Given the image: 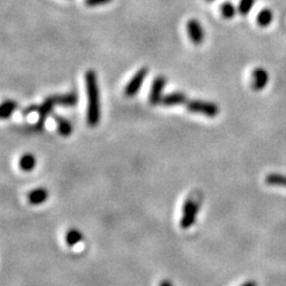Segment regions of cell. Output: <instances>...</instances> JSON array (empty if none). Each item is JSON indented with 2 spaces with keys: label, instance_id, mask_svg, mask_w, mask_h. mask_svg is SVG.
Returning <instances> with one entry per match:
<instances>
[{
  "label": "cell",
  "instance_id": "1",
  "mask_svg": "<svg viewBox=\"0 0 286 286\" xmlns=\"http://www.w3.org/2000/svg\"><path fill=\"white\" fill-rule=\"evenodd\" d=\"M85 80L88 97L87 123L89 127H97L100 121V97L97 73L94 71H88L85 75Z\"/></svg>",
  "mask_w": 286,
  "mask_h": 286
},
{
  "label": "cell",
  "instance_id": "2",
  "mask_svg": "<svg viewBox=\"0 0 286 286\" xmlns=\"http://www.w3.org/2000/svg\"><path fill=\"white\" fill-rule=\"evenodd\" d=\"M199 205L201 202L199 199L193 198V197H189L185 202L183 208V216L180 219V226L183 229H189L196 223L197 214L199 211Z\"/></svg>",
  "mask_w": 286,
  "mask_h": 286
},
{
  "label": "cell",
  "instance_id": "3",
  "mask_svg": "<svg viewBox=\"0 0 286 286\" xmlns=\"http://www.w3.org/2000/svg\"><path fill=\"white\" fill-rule=\"evenodd\" d=\"M186 107L191 112L201 113L207 117H216L219 113V107L216 104L204 100H191L187 103Z\"/></svg>",
  "mask_w": 286,
  "mask_h": 286
},
{
  "label": "cell",
  "instance_id": "4",
  "mask_svg": "<svg viewBox=\"0 0 286 286\" xmlns=\"http://www.w3.org/2000/svg\"><path fill=\"white\" fill-rule=\"evenodd\" d=\"M148 75V68L147 67H142L141 70H139L136 72V74L131 77V80L128 82L127 87L124 89V94L127 97H134L137 92L141 88L143 81L145 80V77Z\"/></svg>",
  "mask_w": 286,
  "mask_h": 286
},
{
  "label": "cell",
  "instance_id": "5",
  "mask_svg": "<svg viewBox=\"0 0 286 286\" xmlns=\"http://www.w3.org/2000/svg\"><path fill=\"white\" fill-rule=\"evenodd\" d=\"M186 30L187 35H189L190 40L193 44H202L204 42V30H203L201 23L198 20H189L186 25Z\"/></svg>",
  "mask_w": 286,
  "mask_h": 286
},
{
  "label": "cell",
  "instance_id": "6",
  "mask_svg": "<svg viewBox=\"0 0 286 286\" xmlns=\"http://www.w3.org/2000/svg\"><path fill=\"white\" fill-rule=\"evenodd\" d=\"M165 86H166V79L163 76H157L153 81L150 94H149V101H150L153 105H156V104L161 103V100H162L163 98L162 92L163 89H165Z\"/></svg>",
  "mask_w": 286,
  "mask_h": 286
},
{
  "label": "cell",
  "instance_id": "7",
  "mask_svg": "<svg viewBox=\"0 0 286 286\" xmlns=\"http://www.w3.org/2000/svg\"><path fill=\"white\" fill-rule=\"evenodd\" d=\"M268 83V73L264 68L258 67L252 72V88L254 91H261Z\"/></svg>",
  "mask_w": 286,
  "mask_h": 286
},
{
  "label": "cell",
  "instance_id": "8",
  "mask_svg": "<svg viewBox=\"0 0 286 286\" xmlns=\"http://www.w3.org/2000/svg\"><path fill=\"white\" fill-rule=\"evenodd\" d=\"M48 197H49V192L44 187H38V189L30 191L28 196H26V199H28L30 204L40 205L47 201Z\"/></svg>",
  "mask_w": 286,
  "mask_h": 286
},
{
  "label": "cell",
  "instance_id": "9",
  "mask_svg": "<svg viewBox=\"0 0 286 286\" xmlns=\"http://www.w3.org/2000/svg\"><path fill=\"white\" fill-rule=\"evenodd\" d=\"M184 103H186V94L181 93V92H173V93L165 95L161 100V104L163 106L181 105Z\"/></svg>",
  "mask_w": 286,
  "mask_h": 286
},
{
  "label": "cell",
  "instance_id": "10",
  "mask_svg": "<svg viewBox=\"0 0 286 286\" xmlns=\"http://www.w3.org/2000/svg\"><path fill=\"white\" fill-rule=\"evenodd\" d=\"M54 103L55 105H60V106H75L77 100L76 93H70V94H64V95H58V97H53Z\"/></svg>",
  "mask_w": 286,
  "mask_h": 286
},
{
  "label": "cell",
  "instance_id": "11",
  "mask_svg": "<svg viewBox=\"0 0 286 286\" xmlns=\"http://www.w3.org/2000/svg\"><path fill=\"white\" fill-rule=\"evenodd\" d=\"M82 240H83L82 232L77 230V229H70V230L65 234V242L70 247L76 246V244L81 242Z\"/></svg>",
  "mask_w": 286,
  "mask_h": 286
},
{
  "label": "cell",
  "instance_id": "12",
  "mask_svg": "<svg viewBox=\"0 0 286 286\" xmlns=\"http://www.w3.org/2000/svg\"><path fill=\"white\" fill-rule=\"evenodd\" d=\"M55 121L56 125H58L59 133L61 134L62 136H70L72 131H73V127H72L71 122L67 121V119L60 117V116H55Z\"/></svg>",
  "mask_w": 286,
  "mask_h": 286
},
{
  "label": "cell",
  "instance_id": "13",
  "mask_svg": "<svg viewBox=\"0 0 286 286\" xmlns=\"http://www.w3.org/2000/svg\"><path fill=\"white\" fill-rule=\"evenodd\" d=\"M265 181H266L267 185H271V186H283L286 187V175L282 174H268L265 178Z\"/></svg>",
  "mask_w": 286,
  "mask_h": 286
},
{
  "label": "cell",
  "instance_id": "14",
  "mask_svg": "<svg viewBox=\"0 0 286 286\" xmlns=\"http://www.w3.org/2000/svg\"><path fill=\"white\" fill-rule=\"evenodd\" d=\"M17 109L16 101L7 100L0 105V118H8L13 113L14 110Z\"/></svg>",
  "mask_w": 286,
  "mask_h": 286
},
{
  "label": "cell",
  "instance_id": "15",
  "mask_svg": "<svg viewBox=\"0 0 286 286\" xmlns=\"http://www.w3.org/2000/svg\"><path fill=\"white\" fill-rule=\"evenodd\" d=\"M19 166H20V168L25 172L32 171L36 166V159L34 155L26 154V155H24V156H22V159H20L19 161Z\"/></svg>",
  "mask_w": 286,
  "mask_h": 286
},
{
  "label": "cell",
  "instance_id": "16",
  "mask_svg": "<svg viewBox=\"0 0 286 286\" xmlns=\"http://www.w3.org/2000/svg\"><path fill=\"white\" fill-rule=\"evenodd\" d=\"M273 19V13L268 8H264V10L259 12L258 17H256V22L260 26H267L270 25Z\"/></svg>",
  "mask_w": 286,
  "mask_h": 286
},
{
  "label": "cell",
  "instance_id": "17",
  "mask_svg": "<svg viewBox=\"0 0 286 286\" xmlns=\"http://www.w3.org/2000/svg\"><path fill=\"white\" fill-rule=\"evenodd\" d=\"M54 105H55V103H54V99L52 97V98H48V99L44 101V103L42 104L41 106H38L37 111H38V113H40L41 117L43 118V117H46V116L49 115V113L52 112Z\"/></svg>",
  "mask_w": 286,
  "mask_h": 286
},
{
  "label": "cell",
  "instance_id": "18",
  "mask_svg": "<svg viewBox=\"0 0 286 286\" xmlns=\"http://www.w3.org/2000/svg\"><path fill=\"white\" fill-rule=\"evenodd\" d=\"M253 5H254V0H241L240 5H238V12L242 16H246L252 10Z\"/></svg>",
  "mask_w": 286,
  "mask_h": 286
},
{
  "label": "cell",
  "instance_id": "19",
  "mask_svg": "<svg viewBox=\"0 0 286 286\" xmlns=\"http://www.w3.org/2000/svg\"><path fill=\"white\" fill-rule=\"evenodd\" d=\"M222 14L223 17L228 18V19H230L235 16V12H236V8L234 7V5L231 4V2H225V4L222 5Z\"/></svg>",
  "mask_w": 286,
  "mask_h": 286
},
{
  "label": "cell",
  "instance_id": "20",
  "mask_svg": "<svg viewBox=\"0 0 286 286\" xmlns=\"http://www.w3.org/2000/svg\"><path fill=\"white\" fill-rule=\"evenodd\" d=\"M111 1L112 0H85V4L89 6V7H95V6L109 4Z\"/></svg>",
  "mask_w": 286,
  "mask_h": 286
},
{
  "label": "cell",
  "instance_id": "21",
  "mask_svg": "<svg viewBox=\"0 0 286 286\" xmlns=\"http://www.w3.org/2000/svg\"><path fill=\"white\" fill-rule=\"evenodd\" d=\"M159 286H173V284L169 280H167V279H163V280H161V282L159 283Z\"/></svg>",
  "mask_w": 286,
  "mask_h": 286
},
{
  "label": "cell",
  "instance_id": "22",
  "mask_svg": "<svg viewBox=\"0 0 286 286\" xmlns=\"http://www.w3.org/2000/svg\"><path fill=\"white\" fill-rule=\"evenodd\" d=\"M241 286H258V285H256V283L253 282V280H249V282L243 283V284Z\"/></svg>",
  "mask_w": 286,
  "mask_h": 286
},
{
  "label": "cell",
  "instance_id": "23",
  "mask_svg": "<svg viewBox=\"0 0 286 286\" xmlns=\"http://www.w3.org/2000/svg\"><path fill=\"white\" fill-rule=\"evenodd\" d=\"M207 1H208V2H210V1H214V0H207Z\"/></svg>",
  "mask_w": 286,
  "mask_h": 286
}]
</instances>
